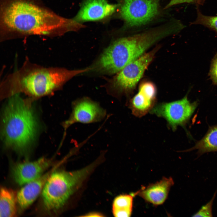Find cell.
I'll use <instances>...</instances> for the list:
<instances>
[{"label":"cell","mask_w":217,"mask_h":217,"mask_svg":"<svg viewBox=\"0 0 217 217\" xmlns=\"http://www.w3.org/2000/svg\"><path fill=\"white\" fill-rule=\"evenodd\" d=\"M70 24V19L58 15L40 0H0L3 33L61 34L69 31Z\"/></svg>","instance_id":"1"},{"label":"cell","mask_w":217,"mask_h":217,"mask_svg":"<svg viewBox=\"0 0 217 217\" xmlns=\"http://www.w3.org/2000/svg\"><path fill=\"white\" fill-rule=\"evenodd\" d=\"M182 30L181 22L173 20L143 33L119 39L102 54L99 59L101 64L108 73H118L128 64L143 55L157 42Z\"/></svg>","instance_id":"2"},{"label":"cell","mask_w":217,"mask_h":217,"mask_svg":"<svg viewBox=\"0 0 217 217\" xmlns=\"http://www.w3.org/2000/svg\"><path fill=\"white\" fill-rule=\"evenodd\" d=\"M3 135L6 145L19 152H24L35 137L36 119L32 109L15 95L11 98L3 117Z\"/></svg>","instance_id":"3"},{"label":"cell","mask_w":217,"mask_h":217,"mask_svg":"<svg viewBox=\"0 0 217 217\" xmlns=\"http://www.w3.org/2000/svg\"><path fill=\"white\" fill-rule=\"evenodd\" d=\"M97 162L76 171H53L42 190L43 202L46 209L53 211L63 207L96 166Z\"/></svg>","instance_id":"4"},{"label":"cell","mask_w":217,"mask_h":217,"mask_svg":"<svg viewBox=\"0 0 217 217\" xmlns=\"http://www.w3.org/2000/svg\"><path fill=\"white\" fill-rule=\"evenodd\" d=\"M86 71V69L73 71L37 70L25 76L20 83L27 92L39 96L49 93L74 76Z\"/></svg>","instance_id":"5"},{"label":"cell","mask_w":217,"mask_h":217,"mask_svg":"<svg viewBox=\"0 0 217 217\" xmlns=\"http://www.w3.org/2000/svg\"><path fill=\"white\" fill-rule=\"evenodd\" d=\"M157 49L143 54L118 73L112 82L111 93L113 95L127 94L133 90L153 60Z\"/></svg>","instance_id":"6"},{"label":"cell","mask_w":217,"mask_h":217,"mask_svg":"<svg viewBox=\"0 0 217 217\" xmlns=\"http://www.w3.org/2000/svg\"><path fill=\"white\" fill-rule=\"evenodd\" d=\"M198 104L197 101L191 102L187 95L180 100L156 104L150 112L164 118L169 127L175 131L178 126L184 127L185 126Z\"/></svg>","instance_id":"7"},{"label":"cell","mask_w":217,"mask_h":217,"mask_svg":"<svg viewBox=\"0 0 217 217\" xmlns=\"http://www.w3.org/2000/svg\"><path fill=\"white\" fill-rule=\"evenodd\" d=\"M160 0H121L120 7L121 17L127 27L144 25L158 14Z\"/></svg>","instance_id":"8"},{"label":"cell","mask_w":217,"mask_h":217,"mask_svg":"<svg viewBox=\"0 0 217 217\" xmlns=\"http://www.w3.org/2000/svg\"><path fill=\"white\" fill-rule=\"evenodd\" d=\"M72 107L70 117L64 123L65 128L78 122L90 124L99 122L106 115V110L99 103L87 97L75 100Z\"/></svg>","instance_id":"9"},{"label":"cell","mask_w":217,"mask_h":217,"mask_svg":"<svg viewBox=\"0 0 217 217\" xmlns=\"http://www.w3.org/2000/svg\"><path fill=\"white\" fill-rule=\"evenodd\" d=\"M52 163L51 160L44 158L33 161L19 163L13 167L12 175L17 184H25L41 176Z\"/></svg>","instance_id":"10"},{"label":"cell","mask_w":217,"mask_h":217,"mask_svg":"<svg viewBox=\"0 0 217 217\" xmlns=\"http://www.w3.org/2000/svg\"><path fill=\"white\" fill-rule=\"evenodd\" d=\"M118 5L106 0H84L76 16L73 18L79 23L101 20L112 14Z\"/></svg>","instance_id":"11"},{"label":"cell","mask_w":217,"mask_h":217,"mask_svg":"<svg viewBox=\"0 0 217 217\" xmlns=\"http://www.w3.org/2000/svg\"><path fill=\"white\" fill-rule=\"evenodd\" d=\"M174 184V181L171 177H163L159 181L150 184L146 187L142 186L136 192L137 195L146 202L157 206L163 204L165 201Z\"/></svg>","instance_id":"12"},{"label":"cell","mask_w":217,"mask_h":217,"mask_svg":"<svg viewBox=\"0 0 217 217\" xmlns=\"http://www.w3.org/2000/svg\"><path fill=\"white\" fill-rule=\"evenodd\" d=\"M52 171L51 170L36 179L26 184L20 190L17 198L18 203L21 209H26L35 200L42 190Z\"/></svg>","instance_id":"13"},{"label":"cell","mask_w":217,"mask_h":217,"mask_svg":"<svg viewBox=\"0 0 217 217\" xmlns=\"http://www.w3.org/2000/svg\"><path fill=\"white\" fill-rule=\"evenodd\" d=\"M156 99L138 91L127 104L133 115L140 118L150 112L156 105Z\"/></svg>","instance_id":"14"},{"label":"cell","mask_w":217,"mask_h":217,"mask_svg":"<svg viewBox=\"0 0 217 217\" xmlns=\"http://www.w3.org/2000/svg\"><path fill=\"white\" fill-rule=\"evenodd\" d=\"M194 150H197L200 155L217 151V125L210 127L204 137L197 141L193 147L186 151Z\"/></svg>","instance_id":"15"},{"label":"cell","mask_w":217,"mask_h":217,"mask_svg":"<svg viewBox=\"0 0 217 217\" xmlns=\"http://www.w3.org/2000/svg\"><path fill=\"white\" fill-rule=\"evenodd\" d=\"M14 192L11 190L3 187L1 189L0 216L9 217L14 216L17 211V201Z\"/></svg>","instance_id":"16"},{"label":"cell","mask_w":217,"mask_h":217,"mask_svg":"<svg viewBox=\"0 0 217 217\" xmlns=\"http://www.w3.org/2000/svg\"><path fill=\"white\" fill-rule=\"evenodd\" d=\"M136 192L129 194H122L116 197L113 200L112 210L115 217H130L132 214L133 199Z\"/></svg>","instance_id":"17"},{"label":"cell","mask_w":217,"mask_h":217,"mask_svg":"<svg viewBox=\"0 0 217 217\" xmlns=\"http://www.w3.org/2000/svg\"><path fill=\"white\" fill-rule=\"evenodd\" d=\"M197 6V17L196 20L190 23L191 25H200L217 33V16H209L203 14Z\"/></svg>","instance_id":"18"},{"label":"cell","mask_w":217,"mask_h":217,"mask_svg":"<svg viewBox=\"0 0 217 217\" xmlns=\"http://www.w3.org/2000/svg\"><path fill=\"white\" fill-rule=\"evenodd\" d=\"M216 193L214 194L212 199L205 205L203 206L199 210L192 216L193 217H212V206Z\"/></svg>","instance_id":"19"},{"label":"cell","mask_w":217,"mask_h":217,"mask_svg":"<svg viewBox=\"0 0 217 217\" xmlns=\"http://www.w3.org/2000/svg\"><path fill=\"white\" fill-rule=\"evenodd\" d=\"M139 91L152 99H156V88L154 85L151 82H146L142 83L139 87Z\"/></svg>","instance_id":"20"},{"label":"cell","mask_w":217,"mask_h":217,"mask_svg":"<svg viewBox=\"0 0 217 217\" xmlns=\"http://www.w3.org/2000/svg\"><path fill=\"white\" fill-rule=\"evenodd\" d=\"M209 75L213 84L217 85V54L212 59Z\"/></svg>","instance_id":"21"},{"label":"cell","mask_w":217,"mask_h":217,"mask_svg":"<svg viewBox=\"0 0 217 217\" xmlns=\"http://www.w3.org/2000/svg\"><path fill=\"white\" fill-rule=\"evenodd\" d=\"M206 0H170L165 7V9L168 8L173 6L182 3H188L194 4L197 6L203 5Z\"/></svg>","instance_id":"22"},{"label":"cell","mask_w":217,"mask_h":217,"mask_svg":"<svg viewBox=\"0 0 217 217\" xmlns=\"http://www.w3.org/2000/svg\"><path fill=\"white\" fill-rule=\"evenodd\" d=\"M86 216H102L101 214L97 213H91L87 214Z\"/></svg>","instance_id":"23"}]
</instances>
